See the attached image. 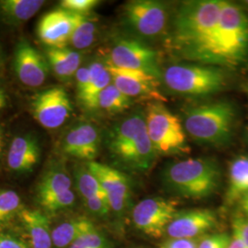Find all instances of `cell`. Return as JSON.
I'll return each instance as SVG.
<instances>
[{
	"label": "cell",
	"instance_id": "8fae6325",
	"mask_svg": "<svg viewBox=\"0 0 248 248\" xmlns=\"http://www.w3.org/2000/svg\"><path fill=\"white\" fill-rule=\"evenodd\" d=\"M31 112L43 127L56 129L71 115V100L65 89L61 87L45 89L32 98Z\"/></svg>",
	"mask_w": 248,
	"mask_h": 248
},
{
	"label": "cell",
	"instance_id": "603a6c76",
	"mask_svg": "<svg viewBox=\"0 0 248 248\" xmlns=\"http://www.w3.org/2000/svg\"><path fill=\"white\" fill-rule=\"evenodd\" d=\"M248 194V156L241 155L232 161L229 183L225 194L226 203L232 204Z\"/></svg>",
	"mask_w": 248,
	"mask_h": 248
},
{
	"label": "cell",
	"instance_id": "e0dca14e",
	"mask_svg": "<svg viewBox=\"0 0 248 248\" xmlns=\"http://www.w3.org/2000/svg\"><path fill=\"white\" fill-rule=\"evenodd\" d=\"M216 224V215L207 209H196L184 213H177L169 223L167 234L169 238L192 239L212 230Z\"/></svg>",
	"mask_w": 248,
	"mask_h": 248
},
{
	"label": "cell",
	"instance_id": "74e56055",
	"mask_svg": "<svg viewBox=\"0 0 248 248\" xmlns=\"http://www.w3.org/2000/svg\"><path fill=\"white\" fill-rule=\"evenodd\" d=\"M0 248H30L26 244L9 234L0 233Z\"/></svg>",
	"mask_w": 248,
	"mask_h": 248
},
{
	"label": "cell",
	"instance_id": "9c48e42d",
	"mask_svg": "<svg viewBox=\"0 0 248 248\" xmlns=\"http://www.w3.org/2000/svg\"><path fill=\"white\" fill-rule=\"evenodd\" d=\"M106 63L120 69L143 72L162 79L163 73L157 53L135 38L119 39L113 45Z\"/></svg>",
	"mask_w": 248,
	"mask_h": 248
},
{
	"label": "cell",
	"instance_id": "7c38bea8",
	"mask_svg": "<svg viewBox=\"0 0 248 248\" xmlns=\"http://www.w3.org/2000/svg\"><path fill=\"white\" fill-rule=\"evenodd\" d=\"M89 171L97 179L106 193L110 210L122 214L131 201V184L123 172L105 164L91 161L87 164Z\"/></svg>",
	"mask_w": 248,
	"mask_h": 248
},
{
	"label": "cell",
	"instance_id": "d590c367",
	"mask_svg": "<svg viewBox=\"0 0 248 248\" xmlns=\"http://www.w3.org/2000/svg\"><path fill=\"white\" fill-rule=\"evenodd\" d=\"M161 248H198L195 241L192 239L170 238L164 242Z\"/></svg>",
	"mask_w": 248,
	"mask_h": 248
},
{
	"label": "cell",
	"instance_id": "277c9868",
	"mask_svg": "<svg viewBox=\"0 0 248 248\" xmlns=\"http://www.w3.org/2000/svg\"><path fill=\"white\" fill-rule=\"evenodd\" d=\"M163 181L175 194L200 200L216 191L221 181V170L212 158H188L169 164L163 172Z\"/></svg>",
	"mask_w": 248,
	"mask_h": 248
},
{
	"label": "cell",
	"instance_id": "4316f807",
	"mask_svg": "<svg viewBox=\"0 0 248 248\" xmlns=\"http://www.w3.org/2000/svg\"><path fill=\"white\" fill-rule=\"evenodd\" d=\"M97 34L96 22L89 18V15H79L77 26L72 34L70 44L76 49L84 50L90 47L95 42Z\"/></svg>",
	"mask_w": 248,
	"mask_h": 248
},
{
	"label": "cell",
	"instance_id": "d4e9b609",
	"mask_svg": "<svg viewBox=\"0 0 248 248\" xmlns=\"http://www.w3.org/2000/svg\"><path fill=\"white\" fill-rule=\"evenodd\" d=\"M71 178L63 169H54L47 172L37 188L38 201L71 189Z\"/></svg>",
	"mask_w": 248,
	"mask_h": 248
},
{
	"label": "cell",
	"instance_id": "ac0fdd59",
	"mask_svg": "<svg viewBox=\"0 0 248 248\" xmlns=\"http://www.w3.org/2000/svg\"><path fill=\"white\" fill-rule=\"evenodd\" d=\"M40 146L32 135H20L12 140L8 154L9 169L17 173L32 171L40 160Z\"/></svg>",
	"mask_w": 248,
	"mask_h": 248
},
{
	"label": "cell",
	"instance_id": "8992f818",
	"mask_svg": "<svg viewBox=\"0 0 248 248\" xmlns=\"http://www.w3.org/2000/svg\"><path fill=\"white\" fill-rule=\"evenodd\" d=\"M162 79L167 88L178 95L207 97L227 85L222 67L202 63H175L164 71Z\"/></svg>",
	"mask_w": 248,
	"mask_h": 248
},
{
	"label": "cell",
	"instance_id": "3957f363",
	"mask_svg": "<svg viewBox=\"0 0 248 248\" xmlns=\"http://www.w3.org/2000/svg\"><path fill=\"white\" fill-rule=\"evenodd\" d=\"M248 56V16L238 5L223 1L209 64L235 67Z\"/></svg>",
	"mask_w": 248,
	"mask_h": 248
},
{
	"label": "cell",
	"instance_id": "7402d4cb",
	"mask_svg": "<svg viewBox=\"0 0 248 248\" xmlns=\"http://www.w3.org/2000/svg\"><path fill=\"white\" fill-rule=\"evenodd\" d=\"M44 5L43 0H0V16L7 23L18 25L32 18Z\"/></svg>",
	"mask_w": 248,
	"mask_h": 248
},
{
	"label": "cell",
	"instance_id": "f1b7e54d",
	"mask_svg": "<svg viewBox=\"0 0 248 248\" xmlns=\"http://www.w3.org/2000/svg\"><path fill=\"white\" fill-rule=\"evenodd\" d=\"M76 180L78 189L84 200L104 193V190L100 186L97 177L89 171L87 167L81 168L77 171Z\"/></svg>",
	"mask_w": 248,
	"mask_h": 248
},
{
	"label": "cell",
	"instance_id": "60d3db41",
	"mask_svg": "<svg viewBox=\"0 0 248 248\" xmlns=\"http://www.w3.org/2000/svg\"><path fill=\"white\" fill-rule=\"evenodd\" d=\"M3 145H4V132H3V130L0 128V152H2Z\"/></svg>",
	"mask_w": 248,
	"mask_h": 248
},
{
	"label": "cell",
	"instance_id": "d6a6232c",
	"mask_svg": "<svg viewBox=\"0 0 248 248\" xmlns=\"http://www.w3.org/2000/svg\"><path fill=\"white\" fill-rule=\"evenodd\" d=\"M84 201L89 212L95 215L105 216L111 211L105 192L90 197Z\"/></svg>",
	"mask_w": 248,
	"mask_h": 248
},
{
	"label": "cell",
	"instance_id": "4dcf8cb0",
	"mask_svg": "<svg viewBox=\"0 0 248 248\" xmlns=\"http://www.w3.org/2000/svg\"><path fill=\"white\" fill-rule=\"evenodd\" d=\"M68 248H110V244L103 233L94 229L81 235Z\"/></svg>",
	"mask_w": 248,
	"mask_h": 248
},
{
	"label": "cell",
	"instance_id": "6da1fadb",
	"mask_svg": "<svg viewBox=\"0 0 248 248\" xmlns=\"http://www.w3.org/2000/svg\"><path fill=\"white\" fill-rule=\"evenodd\" d=\"M222 5L221 0H192L180 5L169 39L177 57L209 64Z\"/></svg>",
	"mask_w": 248,
	"mask_h": 248
},
{
	"label": "cell",
	"instance_id": "ffe728a7",
	"mask_svg": "<svg viewBox=\"0 0 248 248\" xmlns=\"http://www.w3.org/2000/svg\"><path fill=\"white\" fill-rule=\"evenodd\" d=\"M89 80L87 88L78 95L82 105L88 109H96L99 94L112 83L106 62L94 61L89 65Z\"/></svg>",
	"mask_w": 248,
	"mask_h": 248
},
{
	"label": "cell",
	"instance_id": "1f68e13d",
	"mask_svg": "<svg viewBox=\"0 0 248 248\" xmlns=\"http://www.w3.org/2000/svg\"><path fill=\"white\" fill-rule=\"evenodd\" d=\"M99 1L97 0H62L60 8L67 10L74 14L89 15V12L98 6Z\"/></svg>",
	"mask_w": 248,
	"mask_h": 248
},
{
	"label": "cell",
	"instance_id": "f6af8a7d",
	"mask_svg": "<svg viewBox=\"0 0 248 248\" xmlns=\"http://www.w3.org/2000/svg\"></svg>",
	"mask_w": 248,
	"mask_h": 248
},
{
	"label": "cell",
	"instance_id": "f546056e",
	"mask_svg": "<svg viewBox=\"0 0 248 248\" xmlns=\"http://www.w3.org/2000/svg\"><path fill=\"white\" fill-rule=\"evenodd\" d=\"M76 202V195L71 189L66 190L62 193L49 197L39 201V203L50 213H56L58 211L64 210L71 207Z\"/></svg>",
	"mask_w": 248,
	"mask_h": 248
},
{
	"label": "cell",
	"instance_id": "5bb4252c",
	"mask_svg": "<svg viewBox=\"0 0 248 248\" xmlns=\"http://www.w3.org/2000/svg\"><path fill=\"white\" fill-rule=\"evenodd\" d=\"M107 68L111 75L112 84L127 97L132 99L147 98L159 102L165 100L158 89L160 80L156 78L143 72L120 69L108 64Z\"/></svg>",
	"mask_w": 248,
	"mask_h": 248
},
{
	"label": "cell",
	"instance_id": "ab89813d",
	"mask_svg": "<svg viewBox=\"0 0 248 248\" xmlns=\"http://www.w3.org/2000/svg\"><path fill=\"white\" fill-rule=\"evenodd\" d=\"M7 101H8V97H7L6 90L0 85V111L6 107Z\"/></svg>",
	"mask_w": 248,
	"mask_h": 248
},
{
	"label": "cell",
	"instance_id": "44dd1931",
	"mask_svg": "<svg viewBox=\"0 0 248 248\" xmlns=\"http://www.w3.org/2000/svg\"><path fill=\"white\" fill-rule=\"evenodd\" d=\"M46 59L53 73L60 79H70L80 68L81 54L77 51L65 48H48Z\"/></svg>",
	"mask_w": 248,
	"mask_h": 248
},
{
	"label": "cell",
	"instance_id": "52a82bcc",
	"mask_svg": "<svg viewBox=\"0 0 248 248\" xmlns=\"http://www.w3.org/2000/svg\"><path fill=\"white\" fill-rule=\"evenodd\" d=\"M144 114L147 133L157 155L188 153L189 146L183 124L162 102L149 103Z\"/></svg>",
	"mask_w": 248,
	"mask_h": 248
},
{
	"label": "cell",
	"instance_id": "9a60e30c",
	"mask_svg": "<svg viewBox=\"0 0 248 248\" xmlns=\"http://www.w3.org/2000/svg\"><path fill=\"white\" fill-rule=\"evenodd\" d=\"M13 62L18 79L27 87L38 88L45 83L49 72L48 61L26 41H20L16 46Z\"/></svg>",
	"mask_w": 248,
	"mask_h": 248
},
{
	"label": "cell",
	"instance_id": "d6986e66",
	"mask_svg": "<svg viewBox=\"0 0 248 248\" xmlns=\"http://www.w3.org/2000/svg\"><path fill=\"white\" fill-rule=\"evenodd\" d=\"M18 217L30 240L31 248H53L50 222L44 213L22 209Z\"/></svg>",
	"mask_w": 248,
	"mask_h": 248
},
{
	"label": "cell",
	"instance_id": "bcb514c9",
	"mask_svg": "<svg viewBox=\"0 0 248 248\" xmlns=\"http://www.w3.org/2000/svg\"><path fill=\"white\" fill-rule=\"evenodd\" d=\"M1 153H2V152H0V155H1Z\"/></svg>",
	"mask_w": 248,
	"mask_h": 248
},
{
	"label": "cell",
	"instance_id": "7a4b0ae2",
	"mask_svg": "<svg viewBox=\"0 0 248 248\" xmlns=\"http://www.w3.org/2000/svg\"><path fill=\"white\" fill-rule=\"evenodd\" d=\"M108 143L116 159L134 171L148 170L157 157L147 133L143 112H133L116 124Z\"/></svg>",
	"mask_w": 248,
	"mask_h": 248
},
{
	"label": "cell",
	"instance_id": "83f0119b",
	"mask_svg": "<svg viewBox=\"0 0 248 248\" xmlns=\"http://www.w3.org/2000/svg\"><path fill=\"white\" fill-rule=\"evenodd\" d=\"M18 193L13 190H0V228L22 211Z\"/></svg>",
	"mask_w": 248,
	"mask_h": 248
},
{
	"label": "cell",
	"instance_id": "7bdbcfd3",
	"mask_svg": "<svg viewBox=\"0 0 248 248\" xmlns=\"http://www.w3.org/2000/svg\"><path fill=\"white\" fill-rule=\"evenodd\" d=\"M2 65V53H1V50H0V68Z\"/></svg>",
	"mask_w": 248,
	"mask_h": 248
},
{
	"label": "cell",
	"instance_id": "484cf974",
	"mask_svg": "<svg viewBox=\"0 0 248 248\" xmlns=\"http://www.w3.org/2000/svg\"><path fill=\"white\" fill-rule=\"evenodd\" d=\"M132 104V98L124 95L111 83L99 94L96 109H101L108 113H120L128 109Z\"/></svg>",
	"mask_w": 248,
	"mask_h": 248
},
{
	"label": "cell",
	"instance_id": "ee69618b",
	"mask_svg": "<svg viewBox=\"0 0 248 248\" xmlns=\"http://www.w3.org/2000/svg\"><path fill=\"white\" fill-rule=\"evenodd\" d=\"M246 3H247V4L248 5V1H246Z\"/></svg>",
	"mask_w": 248,
	"mask_h": 248
},
{
	"label": "cell",
	"instance_id": "cb8c5ba5",
	"mask_svg": "<svg viewBox=\"0 0 248 248\" xmlns=\"http://www.w3.org/2000/svg\"><path fill=\"white\" fill-rule=\"evenodd\" d=\"M94 229V223L86 218L62 222L52 230L53 248H68L81 235Z\"/></svg>",
	"mask_w": 248,
	"mask_h": 248
},
{
	"label": "cell",
	"instance_id": "4fadbf2b",
	"mask_svg": "<svg viewBox=\"0 0 248 248\" xmlns=\"http://www.w3.org/2000/svg\"><path fill=\"white\" fill-rule=\"evenodd\" d=\"M78 18V14L62 8L53 9L45 13L38 22L37 35L48 48H65L70 43Z\"/></svg>",
	"mask_w": 248,
	"mask_h": 248
},
{
	"label": "cell",
	"instance_id": "b9f144b4",
	"mask_svg": "<svg viewBox=\"0 0 248 248\" xmlns=\"http://www.w3.org/2000/svg\"><path fill=\"white\" fill-rule=\"evenodd\" d=\"M243 206H244V209L246 211V213H248V194L244 197V201H243Z\"/></svg>",
	"mask_w": 248,
	"mask_h": 248
},
{
	"label": "cell",
	"instance_id": "836d02e7",
	"mask_svg": "<svg viewBox=\"0 0 248 248\" xmlns=\"http://www.w3.org/2000/svg\"><path fill=\"white\" fill-rule=\"evenodd\" d=\"M232 236L222 232L208 235L199 245L198 248H228Z\"/></svg>",
	"mask_w": 248,
	"mask_h": 248
},
{
	"label": "cell",
	"instance_id": "e575fe53",
	"mask_svg": "<svg viewBox=\"0 0 248 248\" xmlns=\"http://www.w3.org/2000/svg\"><path fill=\"white\" fill-rule=\"evenodd\" d=\"M232 231L233 234L243 242L245 248H248V219L236 217L232 222Z\"/></svg>",
	"mask_w": 248,
	"mask_h": 248
},
{
	"label": "cell",
	"instance_id": "30bf717a",
	"mask_svg": "<svg viewBox=\"0 0 248 248\" xmlns=\"http://www.w3.org/2000/svg\"><path fill=\"white\" fill-rule=\"evenodd\" d=\"M177 205L165 198H147L136 204L132 213L134 226L143 233L159 237L176 217Z\"/></svg>",
	"mask_w": 248,
	"mask_h": 248
},
{
	"label": "cell",
	"instance_id": "5b68a950",
	"mask_svg": "<svg viewBox=\"0 0 248 248\" xmlns=\"http://www.w3.org/2000/svg\"><path fill=\"white\" fill-rule=\"evenodd\" d=\"M236 120V110L229 101H214L187 108L183 126L198 142L222 146L230 142Z\"/></svg>",
	"mask_w": 248,
	"mask_h": 248
},
{
	"label": "cell",
	"instance_id": "ba28073f",
	"mask_svg": "<svg viewBox=\"0 0 248 248\" xmlns=\"http://www.w3.org/2000/svg\"><path fill=\"white\" fill-rule=\"evenodd\" d=\"M123 18L126 27L140 39H155L168 27L169 9L155 0H133L125 3Z\"/></svg>",
	"mask_w": 248,
	"mask_h": 248
},
{
	"label": "cell",
	"instance_id": "f35d334b",
	"mask_svg": "<svg viewBox=\"0 0 248 248\" xmlns=\"http://www.w3.org/2000/svg\"><path fill=\"white\" fill-rule=\"evenodd\" d=\"M228 248H246L243 242L241 241L239 237L235 234L232 233V240H231L230 245Z\"/></svg>",
	"mask_w": 248,
	"mask_h": 248
},
{
	"label": "cell",
	"instance_id": "8d00e7d4",
	"mask_svg": "<svg viewBox=\"0 0 248 248\" xmlns=\"http://www.w3.org/2000/svg\"><path fill=\"white\" fill-rule=\"evenodd\" d=\"M89 80V66H82L76 73L78 95L81 94L88 86Z\"/></svg>",
	"mask_w": 248,
	"mask_h": 248
},
{
	"label": "cell",
	"instance_id": "2e32d148",
	"mask_svg": "<svg viewBox=\"0 0 248 248\" xmlns=\"http://www.w3.org/2000/svg\"><path fill=\"white\" fill-rule=\"evenodd\" d=\"M100 136L98 129L89 123L74 126L65 134L62 141V151L73 157L86 161H94L98 155Z\"/></svg>",
	"mask_w": 248,
	"mask_h": 248
}]
</instances>
